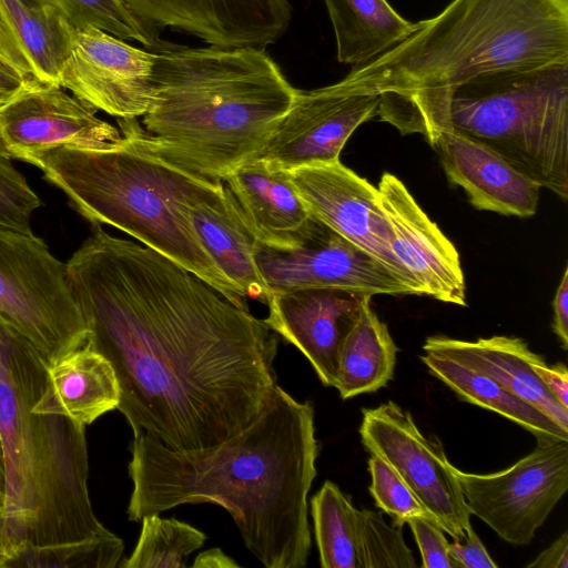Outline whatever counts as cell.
Wrapping results in <instances>:
<instances>
[{
    "mask_svg": "<svg viewBox=\"0 0 568 568\" xmlns=\"http://www.w3.org/2000/svg\"><path fill=\"white\" fill-rule=\"evenodd\" d=\"M371 301L365 302L341 348L335 388L343 399L374 393L394 375L397 346Z\"/></svg>",
    "mask_w": 568,
    "mask_h": 568,
    "instance_id": "cell-25",
    "label": "cell"
},
{
    "mask_svg": "<svg viewBox=\"0 0 568 568\" xmlns=\"http://www.w3.org/2000/svg\"><path fill=\"white\" fill-rule=\"evenodd\" d=\"M409 525L418 545L424 568H455L448 552V545L444 530L435 523L414 517L406 523Z\"/></svg>",
    "mask_w": 568,
    "mask_h": 568,
    "instance_id": "cell-36",
    "label": "cell"
},
{
    "mask_svg": "<svg viewBox=\"0 0 568 568\" xmlns=\"http://www.w3.org/2000/svg\"><path fill=\"white\" fill-rule=\"evenodd\" d=\"M121 392L110 361L87 339L45 364L43 389L32 409L88 426L118 408Z\"/></svg>",
    "mask_w": 568,
    "mask_h": 568,
    "instance_id": "cell-23",
    "label": "cell"
},
{
    "mask_svg": "<svg viewBox=\"0 0 568 568\" xmlns=\"http://www.w3.org/2000/svg\"><path fill=\"white\" fill-rule=\"evenodd\" d=\"M123 541L110 530L81 540L50 545L18 544L2 568H113Z\"/></svg>",
    "mask_w": 568,
    "mask_h": 568,
    "instance_id": "cell-29",
    "label": "cell"
},
{
    "mask_svg": "<svg viewBox=\"0 0 568 568\" xmlns=\"http://www.w3.org/2000/svg\"><path fill=\"white\" fill-rule=\"evenodd\" d=\"M443 130L487 146L568 199V62L480 75L404 113V133H419L429 145Z\"/></svg>",
    "mask_w": 568,
    "mask_h": 568,
    "instance_id": "cell-7",
    "label": "cell"
},
{
    "mask_svg": "<svg viewBox=\"0 0 568 568\" xmlns=\"http://www.w3.org/2000/svg\"><path fill=\"white\" fill-rule=\"evenodd\" d=\"M128 518L184 504L225 508L246 548L266 568H303L311 550L307 495L316 477L314 408L277 384L239 434L204 449L174 450L133 435Z\"/></svg>",
    "mask_w": 568,
    "mask_h": 568,
    "instance_id": "cell-2",
    "label": "cell"
},
{
    "mask_svg": "<svg viewBox=\"0 0 568 568\" xmlns=\"http://www.w3.org/2000/svg\"><path fill=\"white\" fill-rule=\"evenodd\" d=\"M189 215L212 260L242 296L266 304L271 293L254 258L260 243L224 182L201 191L189 204Z\"/></svg>",
    "mask_w": 568,
    "mask_h": 568,
    "instance_id": "cell-22",
    "label": "cell"
},
{
    "mask_svg": "<svg viewBox=\"0 0 568 568\" xmlns=\"http://www.w3.org/2000/svg\"><path fill=\"white\" fill-rule=\"evenodd\" d=\"M42 205L26 178L0 149V224L31 233L32 213Z\"/></svg>",
    "mask_w": 568,
    "mask_h": 568,
    "instance_id": "cell-34",
    "label": "cell"
},
{
    "mask_svg": "<svg viewBox=\"0 0 568 568\" xmlns=\"http://www.w3.org/2000/svg\"><path fill=\"white\" fill-rule=\"evenodd\" d=\"M568 62V0H453L337 83L376 93L392 123L412 104L480 75Z\"/></svg>",
    "mask_w": 568,
    "mask_h": 568,
    "instance_id": "cell-4",
    "label": "cell"
},
{
    "mask_svg": "<svg viewBox=\"0 0 568 568\" xmlns=\"http://www.w3.org/2000/svg\"><path fill=\"white\" fill-rule=\"evenodd\" d=\"M254 258L271 294L311 287L414 294L381 262L314 217L300 246L278 251L258 244Z\"/></svg>",
    "mask_w": 568,
    "mask_h": 568,
    "instance_id": "cell-12",
    "label": "cell"
},
{
    "mask_svg": "<svg viewBox=\"0 0 568 568\" xmlns=\"http://www.w3.org/2000/svg\"><path fill=\"white\" fill-rule=\"evenodd\" d=\"M361 568H412L417 564L405 544L403 526L388 525L369 509H357Z\"/></svg>",
    "mask_w": 568,
    "mask_h": 568,
    "instance_id": "cell-32",
    "label": "cell"
},
{
    "mask_svg": "<svg viewBox=\"0 0 568 568\" xmlns=\"http://www.w3.org/2000/svg\"><path fill=\"white\" fill-rule=\"evenodd\" d=\"M310 214L376 258L417 295L395 260L378 190L339 160L290 171Z\"/></svg>",
    "mask_w": 568,
    "mask_h": 568,
    "instance_id": "cell-15",
    "label": "cell"
},
{
    "mask_svg": "<svg viewBox=\"0 0 568 568\" xmlns=\"http://www.w3.org/2000/svg\"><path fill=\"white\" fill-rule=\"evenodd\" d=\"M32 71L0 4V98Z\"/></svg>",
    "mask_w": 568,
    "mask_h": 568,
    "instance_id": "cell-35",
    "label": "cell"
},
{
    "mask_svg": "<svg viewBox=\"0 0 568 568\" xmlns=\"http://www.w3.org/2000/svg\"><path fill=\"white\" fill-rule=\"evenodd\" d=\"M19 160L40 169L93 226L108 224L125 232L246 306L202 244L189 215L191 201L220 182L193 176L122 135L115 143L61 145L26 153Z\"/></svg>",
    "mask_w": 568,
    "mask_h": 568,
    "instance_id": "cell-6",
    "label": "cell"
},
{
    "mask_svg": "<svg viewBox=\"0 0 568 568\" xmlns=\"http://www.w3.org/2000/svg\"><path fill=\"white\" fill-rule=\"evenodd\" d=\"M376 187L392 233V253L417 295L466 306L465 277L454 244L397 176L384 173Z\"/></svg>",
    "mask_w": 568,
    "mask_h": 568,
    "instance_id": "cell-17",
    "label": "cell"
},
{
    "mask_svg": "<svg viewBox=\"0 0 568 568\" xmlns=\"http://www.w3.org/2000/svg\"><path fill=\"white\" fill-rule=\"evenodd\" d=\"M194 568H240L232 557L227 556L221 548H211L200 552L192 564Z\"/></svg>",
    "mask_w": 568,
    "mask_h": 568,
    "instance_id": "cell-41",
    "label": "cell"
},
{
    "mask_svg": "<svg viewBox=\"0 0 568 568\" xmlns=\"http://www.w3.org/2000/svg\"><path fill=\"white\" fill-rule=\"evenodd\" d=\"M141 521L132 554L118 565L122 568H185L189 556L206 540L203 531L175 518L151 514Z\"/></svg>",
    "mask_w": 568,
    "mask_h": 568,
    "instance_id": "cell-30",
    "label": "cell"
},
{
    "mask_svg": "<svg viewBox=\"0 0 568 568\" xmlns=\"http://www.w3.org/2000/svg\"><path fill=\"white\" fill-rule=\"evenodd\" d=\"M378 103L376 93L352 91L337 82L297 89L292 105L254 159L285 171L337 161L353 132L377 115Z\"/></svg>",
    "mask_w": 568,
    "mask_h": 568,
    "instance_id": "cell-13",
    "label": "cell"
},
{
    "mask_svg": "<svg viewBox=\"0 0 568 568\" xmlns=\"http://www.w3.org/2000/svg\"><path fill=\"white\" fill-rule=\"evenodd\" d=\"M4 485V465H3V454H2V447H1V440H0V488L3 489Z\"/></svg>",
    "mask_w": 568,
    "mask_h": 568,
    "instance_id": "cell-43",
    "label": "cell"
},
{
    "mask_svg": "<svg viewBox=\"0 0 568 568\" xmlns=\"http://www.w3.org/2000/svg\"><path fill=\"white\" fill-rule=\"evenodd\" d=\"M356 510L351 498L331 480L311 498L315 541L323 568H361Z\"/></svg>",
    "mask_w": 568,
    "mask_h": 568,
    "instance_id": "cell-28",
    "label": "cell"
},
{
    "mask_svg": "<svg viewBox=\"0 0 568 568\" xmlns=\"http://www.w3.org/2000/svg\"><path fill=\"white\" fill-rule=\"evenodd\" d=\"M430 146L474 207L518 217L536 214L541 187L493 150L452 130H443Z\"/></svg>",
    "mask_w": 568,
    "mask_h": 568,
    "instance_id": "cell-19",
    "label": "cell"
},
{
    "mask_svg": "<svg viewBox=\"0 0 568 568\" xmlns=\"http://www.w3.org/2000/svg\"><path fill=\"white\" fill-rule=\"evenodd\" d=\"M153 51V103L141 123L118 119L121 135L205 181L253 160L297 91L262 48L163 41Z\"/></svg>",
    "mask_w": 568,
    "mask_h": 568,
    "instance_id": "cell-3",
    "label": "cell"
},
{
    "mask_svg": "<svg viewBox=\"0 0 568 568\" xmlns=\"http://www.w3.org/2000/svg\"><path fill=\"white\" fill-rule=\"evenodd\" d=\"M372 297L327 287L272 293L263 322L307 358L324 386L335 387L343 342Z\"/></svg>",
    "mask_w": 568,
    "mask_h": 568,
    "instance_id": "cell-18",
    "label": "cell"
},
{
    "mask_svg": "<svg viewBox=\"0 0 568 568\" xmlns=\"http://www.w3.org/2000/svg\"><path fill=\"white\" fill-rule=\"evenodd\" d=\"M552 329L561 347L568 349V268L566 267L552 301Z\"/></svg>",
    "mask_w": 568,
    "mask_h": 568,
    "instance_id": "cell-39",
    "label": "cell"
},
{
    "mask_svg": "<svg viewBox=\"0 0 568 568\" xmlns=\"http://www.w3.org/2000/svg\"><path fill=\"white\" fill-rule=\"evenodd\" d=\"M0 4L32 77L59 84L70 24L53 10L31 0H0Z\"/></svg>",
    "mask_w": 568,
    "mask_h": 568,
    "instance_id": "cell-27",
    "label": "cell"
},
{
    "mask_svg": "<svg viewBox=\"0 0 568 568\" xmlns=\"http://www.w3.org/2000/svg\"><path fill=\"white\" fill-rule=\"evenodd\" d=\"M333 26L336 58L342 64H365L392 49L417 28L387 0H324Z\"/></svg>",
    "mask_w": 568,
    "mask_h": 568,
    "instance_id": "cell-24",
    "label": "cell"
},
{
    "mask_svg": "<svg viewBox=\"0 0 568 568\" xmlns=\"http://www.w3.org/2000/svg\"><path fill=\"white\" fill-rule=\"evenodd\" d=\"M91 346L112 364L133 430L180 450L246 428L276 385L274 332L214 286L101 226L67 263Z\"/></svg>",
    "mask_w": 568,
    "mask_h": 568,
    "instance_id": "cell-1",
    "label": "cell"
},
{
    "mask_svg": "<svg viewBox=\"0 0 568 568\" xmlns=\"http://www.w3.org/2000/svg\"><path fill=\"white\" fill-rule=\"evenodd\" d=\"M537 376L541 379L552 396L568 408V369L559 362L548 366L545 359L532 365Z\"/></svg>",
    "mask_w": 568,
    "mask_h": 568,
    "instance_id": "cell-38",
    "label": "cell"
},
{
    "mask_svg": "<svg viewBox=\"0 0 568 568\" xmlns=\"http://www.w3.org/2000/svg\"><path fill=\"white\" fill-rule=\"evenodd\" d=\"M0 318L47 362L88 339L67 263L53 256L32 232L1 224Z\"/></svg>",
    "mask_w": 568,
    "mask_h": 568,
    "instance_id": "cell-8",
    "label": "cell"
},
{
    "mask_svg": "<svg viewBox=\"0 0 568 568\" xmlns=\"http://www.w3.org/2000/svg\"><path fill=\"white\" fill-rule=\"evenodd\" d=\"M62 17L71 27L97 28L122 40H133L148 50L162 40L148 29L123 0H31Z\"/></svg>",
    "mask_w": 568,
    "mask_h": 568,
    "instance_id": "cell-31",
    "label": "cell"
},
{
    "mask_svg": "<svg viewBox=\"0 0 568 568\" xmlns=\"http://www.w3.org/2000/svg\"><path fill=\"white\" fill-rule=\"evenodd\" d=\"M528 568H567L568 567V532L565 531L548 548L541 551Z\"/></svg>",
    "mask_w": 568,
    "mask_h": 568,
    "instance_id": "cell-40",
    "label": "cell"
},
{
    "mask_svg": "<svg viewBox=\"0 0 568 568\" xmlns=\"http://www.w3.org/2000/svg\"><path fill=\"white\" fill-rule=\"evenodd\" d=\"M45 364L0 318V440L12 550L20 542L75 541L109 530L89 496L85 427L63 415L32 409L44 386Z\"/></svg>",
    "mask_w": 568,
    "mask_h": 568,
    "instance_id": "cell-5",
    "label": "cell"
},
{
    "mask_svg": "<svg viewBox=\"0 0 568 568\" xmlns=\"http://www.w3.org/2000/svg\"><path fill=\"white\" fill-rule=\"evenodd\" d=\"M154 34L184 31L209 45L262 48L288 29V0H123Z\"/></svg>",
    "mask_w": 568,
    "mask_h": 568,
    "instance_id": "cell-16",
    "label": "cell"
},
{
    "mask_svg": "<svg viewBox=\"0 0 568 568\" xmlns=\"http://www.w3.org/2000/svg\"><path fill=\"white\" fill-rule=\"evenodd\" d=\"M12 551V544L8 536L4 517V491L0 488V568L9 558Z\"/></svg>",
    "mask_w": 568,
    "mask_h": 568,
    "instance_id": "cell-42",
    "label": "cell"
},
{
    "mask_svg": "<svg viewBox=\"0 0 568 568\" xmlns=\"http://www.w3.org/2000/svg\"><path fill=\"white\" fill-rule=\"evenodd\" d=\"M59 84L34 77L21 80L0 99V149L11 159L61 145L101 146L121 132L95 115Z\"/></svg>",
    "mask_w": 568,
    "mask_h": 568,
    "instance_id": "cell-14",
    "label": "cell"
},
{
    "mask_svg": "<svg viewBox=\"0 0 568 568\" xmlns=\"http://www.w3.org/2000/svg\"><path fill=\"white\" fill-rule=\"evenodd\" d=\"M362 413L364 447L394 469L445 532L463 541L471 514L440 442L426 437L412 414L395 402Z\"/></svg>",
    "mask_w": 568,
    "mask_h": 568,
    "instance_id": "cell-10",
    "label": "cell"
},
{
    "mask_svg": "<svg viewBox=\"0 0 568 568\" xmlns=\"http://www.w3.org/2000/svg\"><path fill=\"white\" fill-rule=\"evenodd\" d=\"M452 469L470 514L508 544L525 546L568 489V440L537 439L529 455L493 474Z\"/></svg>",
    "mask_w": 568,
    "mask_h": 568,
    "instance_id": "cell-9",
    "label": "cell"
},
{
    "mask_svg": "<svg viewBox=\"0 0 568 568\" xmlns=\"http://www.w3.org/2000/svg\"><path fill=\"white\" fill-rule=\"evenodd\" d=\"M368 470L372 479L369 493L376 506L393 518L394 525L404 526L414 517L426 518L438 525L432 513L382 458L371 455Z\"/></svg>",
    "mask_w": 568,
    "mask_h": 568,
    "instance_id": "cell-33",
    "label": "cell"
},
{
    "mask_svg": "<svg viewBox=\"0 0 568 568\" xmlns=\"http://www.w3.org/2000/svg\"><path fill=\"white\" fill-rule=\"evenodd\" d=\"M420 361L430 374L446 384L459 398L493 410L530 432L537 439L568 440L562 430L541 412L503 388L488 376L455 361L425 353Z\"/></svg>",
    "mask_w": 568,
    "mask_h": 568,
    "instance_id": "cell-26",
    "label": "cell"
},
{
    "mask_svg": "<svg viewBox=\"0 0 568 568\" xmlns=\"http://www.w3.org/2000/svg\"><path fill=\"white\" fill-rule=\"evenodd\" d=\"M423 349L488 376L568 432V408L552 396L532 368L545 358L530 351L523 338L495 335L469 342L435 335L426 338Z\"/></svg>",
    "mask_w": 568,
    "mask_h": 568,
    "instance_id": "cell-21",
    "label": "cell"
},
{
    "mask_svg": "<svg viewBox=\"0 0 568 568\" xmlns=\"http://www.w3.org/2000/svg\"><path fill=\"white\" fill-rule=\"evenodd\" d=\"M448 552L455 568H496L480 538L470 526L463 541L455 540L448 545Z\"/></svg>",
    "mask_w": 568,
    "mask_h": 568,
    "instance_id": "cell-37",
    "label": "cell"
},
{
    "mask_svg": "<svg viewBox=\"0 0 568 568\" xmlns=\"http://www.w3.org/2000/svg\"><path fill=\"white\" fill-rule=\"evenodd\" d=\"M155 52L97 28L69 26L59 85L116 119L143 116L154 100Z\"/></svg>",
    "mask_w": 568,
    "mask_h": 568,
    "instance_id": "cell-11",
    "label": "cell"
},
{
    "mask_svg": "<svg viewBox=\"0 0 568 568\" xmlns=\"http://www.w3.org/2000/svg\"><path fill=\"white\" fill-rule=\"evenodd\" d=\"M223 182L261 245L287 251L304 242L313 217L290 171L253 159L232 171Z\"/></svg>",
    "mask_w": 568,
    "mask_h": 568,
    "instance_id": "cell-20",
    "label": "cell"
}]
</instances>
